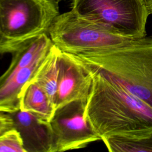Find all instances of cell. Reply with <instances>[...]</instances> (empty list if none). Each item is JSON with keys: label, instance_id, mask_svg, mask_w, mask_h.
Here are the masks:
<instances>
[{"label": "cell", "instance_id": "6da1fadb", "mask_svg": "<svg viewBox=\"0 0 152 152\" xmlns=\"http://www.w3.org/2000/svg\"><path fill=\"white\" fill-rule=\"evenodd\" d=\"M85 65L92 77L85 116L101 140L112 135L152 130L151 107L101 72Z\"/></svg>", "mask_w": 152, "mask_h": 152}, {"label": "cell", "instance_id": "7a4b0ae2", "mask_svg": "<svg viewBox=\"0 0 152 152\" xmlns=\"http://www.w3.org/2000/svg\"><path fill=\"white\" fill-rule=\"evenodd\" d=\"M75 58L152 108V36L132 39Z\"/></svg>", "mask_w": 152, "mask_h": 152}, {"label": "cell", "instance_id": "3957f363", "mask_svg": "<svg viewBox=\"0 0 152 152\" xmlns=\"http://www.w3.org/2000/svg\"><path fill=\"white\" fill-rule=\"evenodd\" d=\"M52 0H0V54L14 53L48 34L59 14Z\"/></svg>", "mask_w": 152, "mask_h": 152}, {"label": "cell", "instance_id": "277c9868", "mask_svg": "<svg viewBox=\"0 0 152 152\" xmlns=\"http://www.w3.org/2000/svg\"><path fill=\"white\" fill-rule=\"evenodd\" d=\"M71 10L113 34L129 39L146 36L150 14L146 0H72Z\"/></svg>", "mask_w": 152, "mask_h": 152}, {"label": "cell", "instance_id": "5b68a950", "mask_svg": "<svg viewBox=\"0 0 152 152\" xmlns=\"http://www.w3.org/2000/svg\"><path fill=\"white\" fill-rule=\"evenodd\" d=\"M48 35L58 49L75 58L121 45L132 39L113 34L72 10L58 15Z\"/></svg>", "mask_w": 152, "mask_h": 152}, {"label": "cell", "instance_id": "8992f818", "mask_svg": "<svg viewBox=\"0 0 152 152\" xmlns=\"http://www.w3.org/2000/svg\"><path fill=\"white\" fill-rule=\"evenodd\" d=\"M53 45L49 35L42 34L13 53L8 68L0 76V112L20 109L23 87L32 79Z\"/></svg>", "mask_w": 152, "mask_h": 152}, {"label": "cell", "instance_id": "52a82bcc", "mask_svg": "<svg viewBox=\"0 0 152 152\" xmlns=\"http://www.w3.org/2000/svg\"><path fill=\"white\" fill-rule=\"evenodd\" d=\"M87 99L69 102L55 110L49 121L53 152L81 148L101 140L85 116Z\"/></svg>", "mask_w": 152, "mask_h": 152}, {"label": "cell", "instance_id": "ba28073f", "mask_svg": "<svg viewBox=\"0 0 152 152\" xmlns=\"http://www.w3.org/2000/svg\"><path fill=\"white\" fill-rule=\"evenodd\" d=\"M92 84L90 72L80 61L59 50L55 109L72 101L87 99Z\"/></svg>", "mask_w": 152, "mask_h": 152}, {"label": "cell", "instance_id": "9c48e42d", "mask_svg": "<svg viewBox=\"0 0 152 152\" xmlns=\"http://www.w3.org/2000/svg\"><path fill=\"white\" fill-rule=\"evenodd\" d=\"M8 113L13 121V128L21 136L25 152H53L49 122L21 109Z\"/></svg>", "mask_w": 152, "mask_h": 152}, {"label": "cell", "instance_id": "30bf717a", "mask_svg": "<svg viewBox=\"0 0 152 152\" xmlns=\"http://www.w3.org/2000/svg\"><path fill=\"white\" fill-rule=\"evenodd\" d=\"M20 109L32 113L48 122L55 110L54 104L45 91L32 81L28 82L21 91Z\"/></svg>", "mask_w": 152, "mask_h": 152}, {"label": "cell", "instance_id": "8fae6325", "mask_svg": "<svg viewBox=\"0 0 152 152\" xmlns=\"http://www.w3.org/2000/svg\"><path fill=\"white\" fill-rule=\"evenodd\" d=\"M102 140L110 152H152V130L112 135Z\"/></svg>", "mask_w": 152, "mask_h": 152}, {"label": "cell", "instance_id": "7c38bea8", "mask_svg": "<svg viewBox=\"0 0 152 152\" xmlns=\"http://www.w3.org/2000/svg\"><path fill=\"white\" fill-rule=\"evenodd\" d=\"M59 53V49L53 45L30 81L44 90L53 104L58 84Z\"/></svg>", "mask_w": 152, "mask_h": 152}, {"label": "cell", "instance_id": "4fadbf2b", "mask_svg": "<svg viewBox=\"0 0 152 152\" xmlns=\"http://www.w3.org/2000/svg\"><path fill=\"white\" fill-rule=\"evenodd\" d=\"M0 152H25L19 132L12 128L0 135Z\"/></svg>", "mask_w": 152, "mask_h": 152}, {"label": "cell", "instance_id": "5bb4252c", "mask_svg": "<svg viewBox=\"0 0 152 152\" xmlns=\"http://www.w3.org/2000/svg\"><path fill=\"white\" fill-rule=\"evenodd\" d=\"M13 128V121L8 113L0 112V135Z\"/></svg>", "mask_w": 152, "mask_h": 152}, {"label": "cell", "instance_id": "9a60e30c", "mask_svg": "<svg viewBox=\"0 0 152 152\" xmlns=\"http://www.w3.org/2000/svg\"><path fill=\"white\" fill-rule=\"evenodd\" d=\"M146 2L150 14H152V0H146Z\"/></svg>", "mask_w": 152, "mask_h": 152}, {"label": "cell", "instance_id": "2e32d148", "mask_svg": "<svg viewBox=\"0 0 152 152\" xmlns=\"http://www.w3.org/2000/svg\"><path fill=\"white\" fill-rule=\"evenodd\" d=\"M52 1H55V2H59V1H62V0H52Z\"/></svg>", "mask_w": 152, "mask_h": 152}]
</instances>
